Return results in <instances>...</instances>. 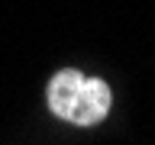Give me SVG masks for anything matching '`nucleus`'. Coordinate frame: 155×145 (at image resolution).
Returning a JSON list of instances; mask_svg holds the SVG:
<instances>
[{
	"mask_svg": "<svg viewBox=\"0 0 155 145\" xmlns=\"http://www.w3.org/2000/svg\"><path fill=\"white\" fill-rule=\"evenodd\" d=\"M110 87L100 77H87L81 71H58L48 81V106L52 113L74 126H94L110 110Z\"/></svg>",
	"mask_w": 155,
	"mask_h": 145,
	"instance_id": "1",
	"label": "nucleus"
}]
</instances>
